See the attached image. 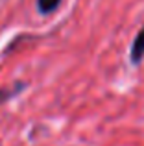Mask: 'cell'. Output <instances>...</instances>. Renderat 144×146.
<instances>
[{
    "label": "cell",
    "instance_id": "cell-1",
    "mask_svg": "<svg viewBox=\"0 0 144 146\" xmlns=\"http://www.w3.org/2000/svg\"><path fill=\"white\" fill-rule=\"evenodd\" d=\"M142 57H144V26L141 28V32L137 33L133 44H131V61L139 63Z\"/></svg>",
    "mask_w": 144,
    "mask_h": 146
},
{
    "label": "cell",
    "instance_id": "cell-2",
    "mask_svg": "<svg viewBox=\"0 0 144 146\" xmlns=\"http://www.w3.org/2000/svg\"><path fill=\"white\" fill-rule=\"evenodd\" d=\"M61 0H37V7L41 13H52L54 9H57Z\"/></svg>",
    "mask_w": 144,
    "mask_h": 146
}]
</instances>
